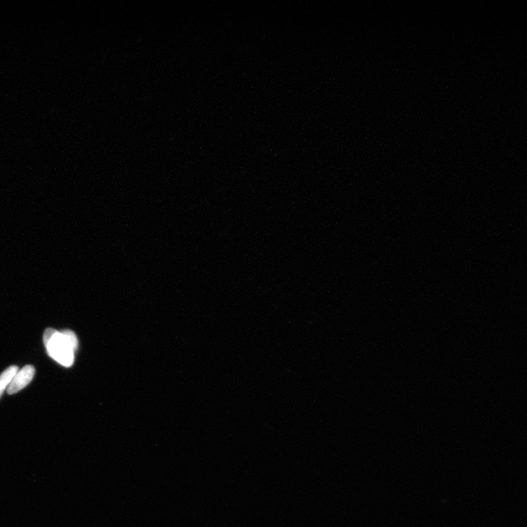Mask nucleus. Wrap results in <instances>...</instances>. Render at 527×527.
<instances>
[{
    "label": "nucleus",
    "instance_id": "nucleus-1",
    "mask_svg": "<svg viewBox=\"0 0 527 527\" xmlns=\"http://www.w3.org/2000/svg\"><path fill=\"white\" fill-rule=\"evenodd\" d=\"M44 345L47 354L55 362L67 368L73 366L78 342L72 330L55 331L53 335Z\"/></svg>",
    "mask_w": 527,
    "mask_h": 527
},
{
    "label": "nucleus",
    "instance_id": "nucleus-2",
    "mask_svg": "<svg viewBox=\"0 0 527 527\" xmlns=\"http://www.w3.org/2000/svg\"><path fill=\"white\" fill-rule=\"evenodd\" d=\"M36 373L34 367L27 365L16 374L12 379L7 392L9 395L17 394L33 380Z\"/></svg>",
    "mask_w": 527,
    "mask_h": 527
},
{
    "label": "nucleus",
    "instance_id": "nucleus-3",
    "mask_svg": "<svg viewBox=\"0 0 527 527\" xmlns=\"http://www.w3.org/2000/svg\"><path fill=\"white\" fill-rule=\"evenodd\" d=\"M18 371V367L12 366L0 374V399H1L6 389H8L12 379Z\"/></svg>",
    "mask_w": 527,
    "mask_h": 527
}]
</instances>
